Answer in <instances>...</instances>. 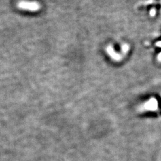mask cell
I'll return each instance as SVG.
<instances>
[{
	"label": "cell",
	"instance_id": "6da1fadb",
	"mask_svg": "<svg viewBox=\"0 0 161 161\" xmlns=\"http://www.w3.org/2000/svg\"><path fill=\"white\" fill-rule=\"evenodd\" d=\"M18 7L21 8V9L28 10L33 12L38 10L40 8L39 4L35 2L22 1L19 3Z\"/></svg>",
	"mask_w": 161,
	"mask_h": 161
}]
</instances>
